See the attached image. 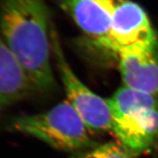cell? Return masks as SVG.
I'll return each mask as SVG.
<instances>
[{"label":"cell","instance_id":"obj_4","mask_svg":"<svg viewBox=\"0 0 158 158\" xmlns=\"http://www.w3.org/2000/svg\"><path fill=\"white\" fill-rule=\"evenodd\" d=\"M51 46L66 99L91 131H111V114L107 99L91 91L76 76L64 55L56 29L51 28Z\"/></svg>","mask_w":158,"mask_h":158},{"label":"cell","instance_id":"obj_5","mask_svg":"<svg viewBox=\"0 0 158 158\" xmlns=\"http://www.w3.org/2000/svg\"><path fill=\"white\" fill-rule=\"evenodd\" d=\"M157 41L156 31L143 7L133 1L123 0L114 10L103 48L118 54L123 50Z\"/></svg>","mask_w":158,"mask_h":158},{"label":"cell","instance_id":"obj_9","mask_svg":"<svg viewBox=\"0 0 158 158\" xmlns=\"http://www.w3.org/2000/svg\"><path fill=\"white\" fill-rule=\"evenodd\" d=\"M69 158H135L133 154L120 143L107 142L97 144L83 152L75 154Z\"/></svg>","mask_w":158,"mask_h":158},{"label":"cell","instance_id":"obj_7","mask_svg":"<svg viewBox=\"0 0 158 158\" xmlns=\"http://www.w3.org/2000/svg\"><path fill=\"white\" fill-rule=\"evenodd\" d=\"M88 37L103 48L114 10L123 0H56Z\"/></svg>","mask_w":158,"mask_h":158},{"label":"cell","instance_id":"obj_1","mask_svg":"<svg viewBox=\"0 0 158 158\" xmlns=\"http://www.w3.org/2000/svg\"><path fill=\"white\" fill-rule=\"evenodd\" d=\"M49 10L44 0H0V33L24 69L33 90L54 89Z\"/></svg>","mask_w":158,"mask_h":158},{"label":"cell","instance_id":"obj_2","mask_svg":"<svg viewBox=\"0 0 158 158\" xmlns=\"http://www.w3.org/2000/svg\"><path fill=\"white\" fill-rule=\"evenodd\" d=\"M111 131L126 149L136 156L158 140V98L122 86L107 99Z\"/></svg>","mask_w":158,"mask_h":158},{"label":"cell","instance_id":"obj_8","mask_svg":"<svg viewBox=\"0 0 158 158\" xmlns=\"http://www.w3.org/2000/svg\"><path fill=\"white\" fill-rule=\"evenodd\" d=\"M31 91L24 69L0 33V114Z\"/></svg>","mask_w":158,"mask_h":158},{"label":"cell","instance_id":"obj_6","mask_svg":"<svg viewBox=\"0 0 158 158\" xmlns=\"http://www.w3.org/2000/svg\"><path fill=\"white\" fill-rule=\"evenodd\" d=\"M123 86L158 98V41L117 54Z\"/></svg>","mask_w":158,"mask_h":158},{"label":"cell","instance_id":"obj_3","mask_svg":"<svg viewBox=\"0 0 158 158\" xmlns=\"http://www.w3.org/2000/svg\"><path fill=\"white\" fill-rule=\"evenodd\" d=\"M8 128L62 151L77 152L97 145L91 131L67 99L45 112L13 118Z\"/></svg>","mask_w":158,"mask_h":158}]
</instances>
